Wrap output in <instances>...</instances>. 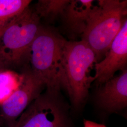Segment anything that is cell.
Here are the masks:
<instances>
[{
	"instance_id": "obj_12",
	"label": "cell",
	"mask_w": 127,
	"mask_h": 127,
	"mask_svg": "<svg viewBox=\"0 0 127 127\" xmlns=\"http://www.w3.org/2000/svg\"><path fill=\"white\" fill-rule=\"evenodd\" d=\"M21 75L9 70L0 71V104L6 100L19 83Z\"/></svg>"
},
{
	"instance_id": "obj_13",
	"label": "cell",
	"mask_w": 127,
	"mask_h": 127,
	"mask_svg": "<svg viewBox=\"0 0 127 127\" xmlns=\"http://www.w3.org/2000/svg\"><path fill=\"white\" fill-rule=\"evenodd\" d=\"M84 127H106L104 125L91 121L89 120H84Z\"/></svg>"
},
{
	"instance_id": "obj_2",
	"label": "cell",
	"mask_w": 127,
	"mask_h": 127,
	"mask_svg": "<svg viewBox=\"0 0 127 127\" xmlns=\"http://www.w3.org/2000/svg\"><path fill=\"white\" fill-rule=\"evenodd\" d=\"M127 1L99 0L82 34L93 50L96 63L104 58L127 19Z\"/></svg>"
},
{
	"instance_id": "obj_1",
	"label": "cell",
	"mask_w": 127,
	"mask_h": 127,
	"mask_svg": "<svg viewBox=\"0 0 127 127\" xmlns=\"http://www.w3.org/2000/svg\"><path fill=\"white\" fill-rule=\"evenodd\" d=\"M65 39L54 30L41 26L30 47L27 63L30 71L43 82L47 91L67 92L68 82L64 64Z\"/></svg>"
},
{
	"instance_id": "obj_3",
	"label": "cell",
	"mask_w": 127,
	"mask_h": 127,
	"mask_svg": "<svg viewBox=\"0 0 127 127\" xmlns=\"http://www.w3.org/2000/svg\"><path fill=\"white\" fill-rule=\"evenodd\" d=\"M41 26L40 18L29 6L9 24L0 37V71L27 63Z\"/></svg>"
},
{
	"instance_id": "obj_14",
	"label": "cell",
	"mask_w": 127,
	"mask_h": 127,
	"mask_svg": "<svg viewBox=\"0 0 127 127\" xmlns=\"http://www.w3.org/2000/svg\"><path fill=\"white\" fill-rule=\"evenodd\" d=\"M19 127V123H18V121L17 120L15 123H14L12 125H11V126L9 127Z\"/></svg>"
},
{
	"instance_id": "obj_10",
	"label": "cell",
	"mask_w": 127,
	"mask_h": 127,
	"mask_svg": "<svg viewBox=\"0 0 127 127\" xmlns=\"http://www.w3.org/2000/svg\"><path fill=\"white\" fill-rule=\"evenodd\" d=\"M30 0H0V32L29 6Z\"/></svg>"
},
{
	"instance_id": "obj_8",
	"label": "cell",
	"mask_w": 127,
	"mask_h": 127,
	"mask_svg": "<svg viewBox=\"0 0 127 127\" xmlns=\"http://www.w3.org/2000/svg\"><path fill=\"white\" fill-rule=\"evenodd\" d=\"M95 100L97 104L110 113H118L127 106V70L99 86Z\"/></svg>"
},
{
	"instance_id": "obj_6",
	"label": "cell",
	"mask_w": 127,
	"mask_h": 127,
	"mask_svg": "<svg viewBox=\"0 0 127 127\" xmlns=\"http://www.w3.org/2000/svg\"><path fill=\"white\" fill-rule=\"evenodd\" d=\"M45 88V84L37 79L30 69L21 74L17 88L1 104L2 116L9 127L15 123L32 102L41 95Z\"/></svg>"
},
{
	"instance_id": "obj_9",
	"label": "cell",
	"mask_w": 127,
	"mask_h": 127,
	"mask_svg": "<svg viewBox=\"0 0 127 127\" xmlns=\"http://www.w3.org/2000/svg\"><path fill=\"white\" fill-rule=\"evenodd\" d=\"M95 1L93 0H69L62 17L72 33L82 35L96 4Z\"/></svg>"
},
{
	"instance_id": "obj_15",
	"label": "cell",
	"mask_w": 127,
	"mask_h": 127,
	"mask_svg": "<svg viewBox=\"0 0 127 127\" xmlns=\"http://www.w3.org/2000/svg\"><path fill=\"white\" fill-rule=\"evenodd\" d=\"M3 32H4V31H3V32H0V37L1 36V35H2V33H3Z\"/></svg>"
},
{
	"instance_id": "obj_11",
	"label": "cell",
	"mask_w": 127,
	"mask_h": 127,
	"mask_svg": "<svg viewBox=\"0 0 127 127\" xmlns=\"http://www.w3.org/2000/svg\"><path fill=\"white\" fill-rule=\"evenodd\" d=\"M69 0H39L35 5L34 10L40 18L52 21L62 17Z\"/></svg>"
},
{
	"instance_id": "obj_7",
	"label": "cell",
	"mask_w": 127,
	"mask_h": 127,
	"mask_svg": "<svg viewBox=\"0 0 127 127\" xmlns=\"http://www.w3.org/2000/svg\"><path fill=\"white\" fill-rule=\"evenodd\" d=\"M127 64V19L114 39L104 58L94 64V82L100 86L114 76L118 71L126 69Z\"/></svg>"
},
{
	"instance_id": "obj_4",
	"label": "cell",
	"mask_w": 127,
	"mask_h": 127,
	"mask_svg": "<svg viewBox=\"0 0 127 127\" xmlns=\"http://www.w3.org/2000/svg\"><path fill=\"white\" fill-rule=\"evenodd\" d=\"M64 64L68 82V93L72 104L78 107L89 95L94 76L91 69L96 63L95 53L83 40H65L64 47Z\"/></svg>"
},
{
	"instance_id": "obj_5",
	"label": "cell",
	"mask_w": 127,
	"mask_h": 127,
	"mask_svg": "<svg viewBox=\"0 0 127 127\" xmlns=\"http://www.w3.org/2000/svg\"><path fill=\"white\" fill-rule=\"evenodd\" d=\"M18 127H73L60 92L46 91L17 120Z\"/></svg>"
}]
</instances>
